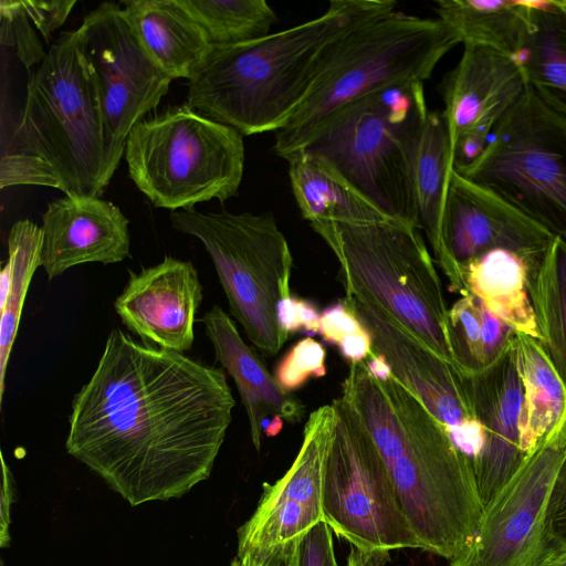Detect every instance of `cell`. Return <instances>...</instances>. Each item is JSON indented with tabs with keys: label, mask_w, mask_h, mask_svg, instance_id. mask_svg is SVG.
I'll return each mask as SVG.
<instances>
[{
	"label": "cell",
	"mask_w": 566,
	"mask_h": 566,
	"mask_svg": "<svg viewBox=\"0 0 566 566\" xmlns=\"http://www.w3.org/2000/svg\"><path fill=\"white\" fill-rule=\"evenodd\" d=\"M449 328L457 367L465 375L493 365L516 338L511 326L470 293L449 310Z\"/></svg>",
	"instance_id": "obj_31"
},
{
	"label": "cell",
	"mask_w": 566,
	"mask_h": 566,
	"mask_svg": "<svg viewBox=\"0 0 566 566\" xmlns=\"http://www.w3.org/2000/svg\"><path fill=\"white\" fill-rule=\"evenodd\" d=\"M538 566H566V546L548 552Z\"/></svg>",
	"instance_id": "obj_44"
},
{
	"label": "cell",
	"mask_w": 566,
	"mask_h": 566,
	"mask_svg": "<svg viewBox=\"0 0 566 566\" xmlns=\"http://www.w3.org/2000/svg\"><path fill=\"white\" fill-rule=\"evenodd\" d=\"M459 43L439 18L392 10L357 24L335 42L304 101L275 132L274 153L286 159L300 151L333 114L370 92L424 83Z\"/></svg>",
	"instance_id": "obj_4"
},
{
	"label": "cell",
	"mask_w": 566,
	"mask_h": 566,
	"mask_svg": "<svg viewBox=\"0 0 566 566\" xmlns=\"http://www.w3.org/2000/svg\"><path fill=\"white\" fill-rule=\"evenodd\" d=\"M528 292L541 344L566 387V243L555 238L530 264Z\"/></svg>",
	"instance_id": "obj_29"
},
{
	"label": "cell",
	"mask_w": 566,
	"mask_h": 566,
	"mask_svg": "<svg viewBox=\"0 0 566 566\" xmlns=\"http://www.w3.org/2000/svg\"><path fill=\"white\" fill-rule=\"evenodd\" d=\"M462 56L443 85L451 144L478 129L488 134L527 88L516 57L476 43H463Z\"/></svg>",
	"instance_id": "obj_20"
},
{
	"label": "cell",
	"mask_w": 566,
	"mask_h": 566,
	"mask_svg": "<svg viewBox=\"0 0 566 566\" xmlns=\"http://www.w3.org/2000/svg\"><path fill=\"white\" fill-rule=\"evenodd\" d=\"M210 45H232L270 34L279 20L265 0H178Z\"/></svg>",
	"instance_id": "obj_32"
},
{
	"label": "cell",
	"mask_w": 566,
	"mask_h": 566,
	"mask_svg": "<svg viewBox=\"0 0 566 566\" xmlns=\"http://www.w3.org/2000/svg\"><path fill=\"white\" fill-rule=\"evenodd\" d=\"M31 185L59 189L49 167L40 159L12 151H2L0 158V187Z\"/></svg>",
	"instance_id": "obj_36"
},
{
	"label": "cell",
	"mask_w": 566,
	"mask_h": 566,
	"mask_svg": "<svg viewBox=\"0 0 566 566\" xmlns=\"http://www.w3.org/2000/svg\"><path fill=\"white\" fill-rule=\"evenodd\" d=\"M311 227L338 260L346 294L375 303L457 367L442 284L418 228L392 219Z\"/></svg>",
	"instance_id": "obj_7"
},
{
	"label": "cell",
	"mask_w": 566,
	"mask_h": 566,
	"mask_svg": "<svg viewBox=\"0 0 566 566\" xmlns=\"http://www.w3.org/2000/svg\"><path fill=\"white\" fill-rule=\"evenodd\" d=\"M24 10L46 42L51 34L63 25L76 0H21Z\"/></svg>",
	"instance_id": "obj_39"
},
{
	"label": "cell",
	"mask_w": 566,
	"mask_h": 566,
	"mask_svg": "<svg viewBox=\"0 0 566 566\" xmlns=\"http://www.w3.org/2000/svg\"><path fill=\"white\" fill-rule=\"evenodd\" d=\"M345 304L371 336L392 375L416 395L449 430L455 444L473 457L481 428L471 403L465 374L438 356L375 303L346 294Z\"/></svg>",
	"instance_id": "obj_15"
},
{
	"label": "cell",
	"mask_w": 566,
	"mask_h": 566,
	"mask_svg": "<svg viewBox=\"0 0 566 566\" xmlns=\"http://www.w3.org/2000/svg\"><path fill=\"white\" fill-rule=\"evenodd\" d=\"M481 444L473 457L478 491L485 510L528 457L523 441V387L517 337L486 369L465 375Z\"/></svg>",
	"instance_id": "obj_17"
},
{
	"label": "cell",
	"mask_w": 566,
	"mask_h": 566,
	"mask_svg": "<svg viewBox=\"0 0 566 566\" xmlns=\"http://www.w3.org/2000/svg\"><path fill=\"white\" fill-rule=\"evenodd\" d=\"M285 160L294 198L310 224L389 219L316 156L300 150Z\"/></svg>",
	"instance_id": "obj_25"
},
{
	"label": "cell",
	"mask_w": 566,
	"mask_h": 566,
	"mask_svg": "<svg viewBox=\"0 0 566 566\" xmlns=\"http://www.w3.org/2000/svg\"><path fill=\"white\" fill-rule=\"evenodd\" d=\"M543 255L527 258L507 249L489 251L463 268L465 294L474 295L516 333L541 342L527 274L530 264Z\"/></svg>",
	"instance_id": "obj_23"
},
{
	"label": "cell",
	"mask_w": 566,
	"mask_h": 566,
	"mask_svg": "<svg viewBox=\"0 0 566 566\" xmlns=\"http://www.w3.org/2000/svg\"><path fill=\"white\" fill-rule=\"evenodd\" d=\"M388 560L389 552L361 551L352 546L346 566H385Z\"/></svg>",
	"instance_id": "obj_42"
},
{
	"label": "cell",
	"mask_w": 566,
	"mask_h": 566,
	"mask_svg": "<svg viewBox=\"0 0 566 566\" xmlns=\"http://www.w3.org/2000/svg\"><path fill=\"white\" fill-rule=\"evenodd\" d=\"M201 322L213 346L216 360L235 384L248 415L252 443L259 451L263 436H276L284 421H300L305 406L279 386L258 353L244 343L233 321L219 305L208 310Z\"/></svg>",
	"instance_id": "obj_21"
},
{
	"label": "cell",
	"mask_w": 566,
	"mask_h": 566,
	"mask_svg": "<svg viewBox=\"0 0 566 566\" xmlns=\"http://www.w3.org/2000/svg\"><path fill=\"white\" fill-rule=\"evenodd\" d=\"M42 242V228L29 219L15 221L8 234V259L0 272V405L29 285L41 266Z\"/></svg>",
	"instance_id": "obj_28"
},
{
	"label": "cell",
	"mask_w": 566,
	"mask_h": 566,
	"mask_svg": "<svg viewBox=\"0 0 566 566\" xmlns=\"http://www.w3.org/2000/svg\"><path fill=\"white\" fill-rule=\"evenodd\" d=\"M318 334L337 345L349 364L364 361L373 353L370 334L345 302L323 311Z\"/></svg>",
	"instance_id": "obj_33"
},
{
	"label": "cell",
	"mask_w": 566,
	"mask_h": 566,
	"mask_svg": "<svg viewBox=\"0 0 566 566\" xmlns=\"http://www.w3.org/2000/svg\"><path fill=\"white\" fill-rule=\"evenodd\" d=\"M76 30L99 99L108 171L113 177L132 128L156 108L174 78L144 51L119 3L102 2Z\"/></svg>",
	"instance_id": "obj_12"
},
{
	"label": "cell",
	"mask_w": 566,
	"mask_h": 566,
	"mask_svg": "<svg viewBox=\"0 0 566 566\" xmlns=\"http://www.w3.org/2000/svg\"><path fill=\"white\" fill-rule=\"evenodd\" d=\"M436 12L461 43H476L516 57L530 30L531 1L439 0Z\"/></svg>",
	"instance_id": "obj_26"
},
{
	"label": "cell",
	"mask_w": 566,
	"mask_h": 566,
	"mask_svg": "<svg viewBox=\"0 0 566 566\" xmlns=\"http://www.w3.org/2000/svg\"><path fill=\"white\" fill-rule=\"evenodd\" d=\"M544 536L546 554L552 549L566 546V452L559 463L548 496Z\"/></svg>",
	"instance_id": "obj_37"
},
{
	"label": "cell",
	"mask_w": 566,
	"mask_h": 566,
	"mask_svg": "<svg viewBox=\"0 0 566 566\" xmlns=\"http://www.w3.org/2000/svg\"><path fill=\"white\" fill-rule=\"evenodd\" d=\"M566 243V122L526 88L481 156L455 170Z\"/></svg>",
	"instance_id": "obj_10"
},
{
	"label": "cell",
	"mask_w": 566,
	"mask_h": 566,
	"mask_svg": "<svg viewBox=\"0 0 566 566\" xmlns=\"http://www.w3.org/2000/svg\"><path fill=\"white\" fill-rule=\"evenodd\" d=\"M295 306L298 329L318 334L321 314L316 307L312 303L296 297Z\"/></svg>",
	"instance_id": "obj_41"
},
{
	"label": "cell",
	"mask_w": 566,
	"mask_h": 566,
	"mask_svg": "<svg viewBox=\"0 0 566 566\" xmlns=\"http://www.w3.org/2000/svg\"><path fill=\"white\" fill-rule=\"evenodd\" d=\"M234 406L223 368L115 327L72 400L65 448L132 506L167 501L209 478Z\"/></svg>",
	"instance_id": "obj_1"
},
{
	"label": "cell",
	"mask_w": 566,
	"mask_h": 566,
	"mask_svg": "<svg viewBox=\"0 0 566 566\" xmlns=\"http://www.w3.org/2000/svg\"><path fill=\"white\" fill-rule=\"evenodd\" d=\"M378 448L421 549L448 560L474 537L483 516L472 458L394 375L349 364L340 395Z\"/></svg>",
	"instance_id": "obj_2"
},
{
	"label": "cell",
	"mask_w": 566,
	"mask_h": 566,
	"mask_svg": "<svg viewBox=\"0 0 566 566\" xmlns=\"http://www.w3.org/2000/svg\"><path fill=\"white\" fill-rule=\"evenodd\" d=\"M293 566H338L331 527L321 521L300 541L292 558Z\"/></svg>",
	"instance_id": "obj_38"
},
{
	"label": "cell",
	"mask_w": 566,
	"mask_h": 566,
	"mask_svg": "<svg viewBox=\"0 0 566 566\" xmlns=\"http://www.w3.org/2000/svg\"><path fill=\"white\" fill-rule=\"evenodd\" d=\"M2 151L43 161L66 196L104 193L112 176L103 117L77 30L63 32L29 78L21 116Z\"/></svg>",
	"instance_id": "obj_6"
},
{
	"label": "cell",
	"mask_w": 566,
	"mask_h": 566,
	"mask_svg": "<svg viewBox=\"0 0 566 566\" xmlns=\"http://www.w3.org/2000/svg\"><path fill=\"white\" fill-rule=\"evenodd\" d=\"M277 318L281 327L287 334L298 332L295 297L282 300L277 305Z\"/></svg>",
	"instance_id": "obj_43"
},
{
	"label": "cell",
	"mask_w": 566,
	"mask_h": 566,
	"mask_svg": "<svg viewBox=\"0 0 566 566\" xmlns=\"http://www.w3.org/2000/svg\"><path fill=\"white\" fill-rule=\"evenodd\" d=\"M201 301L202 285L192 262L166 255L154 266L129 271L114 308L144 343L185 354L195 340Z\"/></svg>",
	"instance_id": "obj_18"
},
{
	"label": "cell",
	"mask_w": 566,
	"mask_h": 566,
	"mask_svg": "<svg viewBox=\"0 0 566 566\" xmlns=\"http://www.w3.org/2000/svg\"><path fill=\"white\" fill-rule=\"evenodd\" d=\"M407 566H415V565H407Z\"/></svg>",
	"instance_id": "obj_47"
},
{
	"label": "cell",
	"mask_w": 566,
	"mask_h": 566,
	"mask_svg": "<svg viewBox=\"0 0 566 566\" xmlns=\"http://www.w3.org/2000/svg\"><path fill=\"white\" fill-rule=\"evenodd\" d=\"M453 169L452 144L443 111H429L415 160V190L420 228L436 254L446 192Z\"/></svg>",
	"instance_id": "obj_30"
},
{
	"label": "cell",
	"mask_w": 566,
	"mask_h": 566,
	"mask_svg": "<svg viewBox=\"0 0 566 566\" xmlns=\"http://www.w3.org/2000/svg\"><path fill=\"white\" fill-rule=\"evenodd\" d=\"M172 228L197 238L209 254L231 315L263 354L276 355L289 334L277 305L291 297L293 256L271 213L170 211Z\"/></svg>",
	"instance_id": "obj_9"
},
{
	"label": "cell",
	"mask_w": 566,
	"mask_h": 566,
	"mask_svg": "<svg viewBox=\"0 0 566 566\" xmlns=\"http://www.w3.org/2000/svg\"><path fill=\"white\" fill-rule=\"evenodd\" d=\"M523 387V441L528 455L566 419V387L541 342L516 333Z\"/></svg>",
	"instance_id": "obj_27"
},
{
	"label": "cell",
	"mask_w": 566,
	"mask_h": 566,
	"mask_svg": "<svg viewBox=\"0 0 566 566\" xmlns=\"http://www.w3.org/2000/svg\"><path fill=\"white\" fill-rule=\"evenodd\" d=\"M323 480V521L361 551L420 548L387 465L369 432L342 397Z\"/></svg>",
	"instance_id": "obj_11"
},
{
	"label": "cell",
	"mask_w": 566,
	"mask_h": 566,
	"mask_svg": "<svg viewBox=\"0 0 566 566\" xmlns=\"http://www.w3.org/2000/svg\"><path fill=\"white\" fill-rule=\"evenodd\" d=\"M1 44L13 48L21 63L30 69L45 59L41 40L35 33L21 0H1Z\"/></svg>",
	"instance_id": "obj_34"
},
{
	"label": "cell",
	"mask_w": 566,
	"mask_h": 566,
	"mask_svg": "<svg viewBox=\"0 0 566 566\" xmlns=\"http://www.w3.org/2000/svg\"><path fill=\"white\" fill-rule=\"evenodd\" d=\"M275 566H293V563H292V559H291V560H290L287 564H285V565H275Z\"/></svg>",
	"instance_id": "obj_46"
},
{
	"label": "cell",
	"mask_w": 566,
	"mask_h": 566,
	"mask_svg": "<svg viewBox=\"0 0 566 566\" xmlns=\"http://www.w3.org/2000/svg\"><path fill=\"white\" fill-rule=\"evenodd\" d=\"M335 421L333 403L312 411L286 473L264 483L258 506L238 530L237 557L253 566L285 565L303 536L323 521V480Z\"/></svg>",
	"instance_id": "obj_13"
},
{
	"label": "cell",
	"mask_w": 566,
	"mask_h": 566,
	"mask_svg": "<svg viewBox=\"0 0 566 566\" xmlns=\"http://www.w3.org/2000/svg\"><path fill=\"white\" fill-rule=\"evenodd\" d=\"M517 61L527 88L566 122V1H531L530 30Z\"/></svg>",
	"instance_id": "obj_24"
},
{
	"label": "cell",
	"mask_w": 566,
	"mask_h": 566,
	"mask_svg": "<svg viewBox=\"0 0 566 566\" xmlns=\"http://www.w3.org/2000/svg\"><path fill=\"white\" fill-rule=\"evenodd\" d=\"M428 113L423 82L394 84L343 106L301 150L389 219L421 229L413 170Z\"/></svg>",
	"instance_id": "obj_5"
},
{
	"label": "cell",
	"mask_w": 566,
	"mask_h": 566,
	"mask_svg": "<svg viewBox=\"0 0 566 566\" xmlns=\"http://www.w3.org/2000/svg\"><path fill=\"white\" fill-rule=\"evenodd\" d=\"M565 452L566 419L484 510L474 537L448 566H538L547 501Z\"/></svg>",
	"instance_id": "obj_14"
},
{
	"label": "cell",
	"mask_w": 566,
	"mask_h": 566,
	"mask_svg": "<svg viewBox=\"0 0 566 566\" xmlns=\"http://www.w3.org/2000/svg\"><path fill=\"white\" fill-rule=\"evenodd\" d=\"M124 156L136 187L170 211L224 202L238 193L244 170L243 136L186 104L136 123Z\"/></svg>",
	"instance_id": "obj_8"
},
{
	"label": "cell",
	"mask_w": 566,
	"mask_h": 566,
	"mask_svg": "<svg viewBox=\"0 0 566 566\" xmlns=\"http://www.w3.org/2000/svg\"><path fill=\"white\" fill-rule=\"evenodd\" d=\"M2 463V488H1V525H0V542L4 547L9 544V524H10V506L12 502V479L11 472L8 468L3 455L1 454Z\"/></svg>",
	"instance_id": "obj_40"
},
{
	"label": "cell",
	"mask_w": 566,
	"mask_h": 566,
	"mask_svg": "<svg viewBox=\"0 0 566 566\" xmlns=\"http://www.w3.org/2000/svg\"><path fill=\"white\" fill-rule=\"evenodd\" d=\"M325 357L326 352L319 342L303 338L280 361L274 378L283 390L292 391L310 378L325 376Z\"/></svg>",
	"instance_id": "obj_35"
},
{
	"label": "cell",
	"mask_w": 566,
	"mask_h": 566,
	"mask_svg": "<svg viewBox=\"0 0 566 566\" xmlns=\"http://www.w3.org/2000/svg\"><path fill=\"white\" fill-rule=\"evenodd\" d=\"M231 566H253V565L249 560L241 559L235 556L231 563Z\"/></svg>",
	"instance_id": "obj_45"
},
{
	"label": "cell",
	"mask_w": 566,
	"mask_h": 566,
	"mask_svg": "<svg viewBox=\"0 0 566 566\" xmlns=\"http://www.w3.org/2000/svg\"><path fill=\"white\" fill-rule=\"evenodd\" d=\"M42 221L41 266L49 280L83 263L130 256L129 221L111 201L65 195L48 205Z\"/></svg>",
	"instance_id": "obj_19"
},
{
	"label": "cell",
	"mask_w": 566,
	"mask_h": 566,
	"mask_svg": "<svg viewBox=\"0 0 566 566\" xmlns=\"http://www.w3.org/2000/svg\"><path fill=\"white\" fill-rule=\"evenodd\" d=\"M392 0H332L319 17L232 45H211L188 78L186 105L242 136L276 132L307 95L335 42L395 10Z\"/></svg>",
	"instance_id": "obj_3"
},
{
	"label": "cell",
	"mask_w": 566,
	"mask_h": 566,
	"mask_svg": "<svg viewBox=\"0 0 566 566\" xmlns=\"http://www.w3.org/2000/svg\"><path fill=\"white\" fill-rule=\"evenodd\" d=\"M119 4L147 55L174 80H188L211 45L179 1L122 0Z\"/></svg>",
	"instance_id": "obj_22"
},
{
	"label": "cell",
	"mask_w": 566,
	"mask_h": 566,
	"mask_svg": "<svg viewBox=\"0 0 566 566\" xmlns=\"http://www.w3.org/2000/svg\"><path fill=\"white\" fill-rule=\"evenodd\" d=\"M554 239L505 201L452 169L434 254L452 292L465 294L462 270L482 254L507 249L537 258L547 252Z\"/></svg>",
	"instance_id": "obj_16"
}]
</instances>
